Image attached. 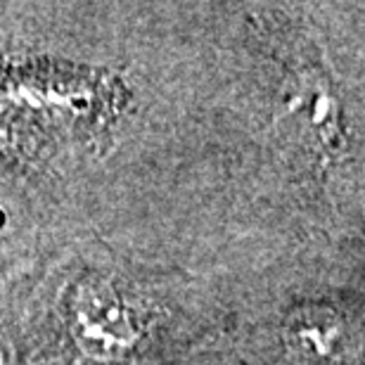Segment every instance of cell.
<instances>
[{
	"instance_id": "277c9868",
	"label": "cell",
	"mask_w": 365,
	"mask_h": 365,
	"mask_svg": "<svg viewBox=\"0 0 365 365\" xmlns=\"http://www.w3.org/2000/svg\"><path fill=\"white\" fill-rule=\"evenodd\" d=\"M0 150H3V143H0Z\"/></svg>"
},
{
	"instance_id": "3957f363",
	"label": "cell",
	"mask_w": 365,
	"mask_h": 365,
	"mask_svg": "<svg viewBox=\"0 0 365 365\" xmlns=\"http://www.w3.org/2000/svg\"><path fill=\"white\" fill-rule=\"evenodd\" d=\"M0 365H5V354H3V346H0Z\"/></svg>"
},
{
	"instance_id": "7a4b0ae2",
	"label": "cell",
	"mask_w": 365,
	"mask_h": 365,
	"mask_svg": "<svg viewBox=\"0 0 365 365\" xmlns=\"http://www.w3.org/2000/svg\"><path fill=\"white\" fill-rule=\"evenodd\" d=\"M282 341L297 365H332L341 351L344 323L327 306H299L284 320Z\"/></svg>"
},
{
	"instance_id": "6da1fadb",
	"label": "cell",
	"mask_w": 365,
	"mask_h": 365,
	"mask_svg": "<svg viewBox=\"0 0 365 365\" xmlns=\"http://www.w3.org/2000/svg\"><path fill=\"white\" fill-rule=\"evenodd\" d=\"M64 316L74 344L93 361H121L140 341V325L128 302L100 277L71 284Z\"/></svg>"
}]
</instances>
